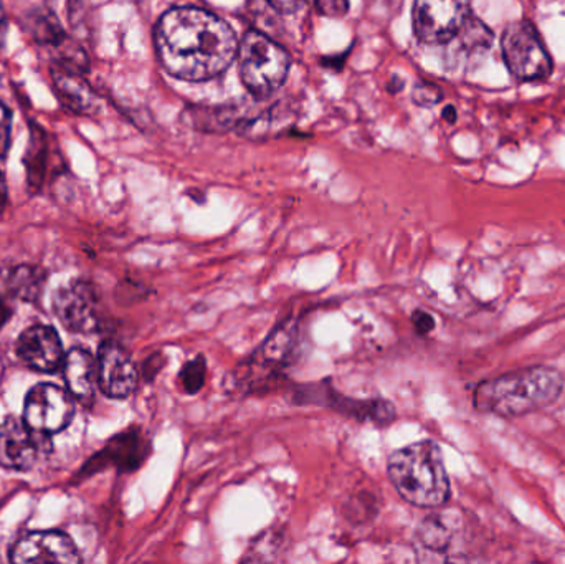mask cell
Wrapping results in <instances>:
<instances>
[{"label": "cell", "instance_id": "obj_1", "mask_svg": "<svg viewBox=\"0 0 565 564\" xmlns=\"http://www.w3.org/2000/svg\"><path fill=\"white\" fill-rule=\"evenodd\" d=\"M156 49L172 76L204 82L232 65L238 42L232 26L221 17L195 7H179L159 20Z\"/></svg>", "mask_w": 565, "mask_h": 564}, {"label": "cell", "instance_id": "obj_2", "mask_svg": "<svg viewBox=\"0 0 565 564\" xmlns=\"http://www.w3.org/2000/svg\"><path fill=\"white\" fill-rule=\"evenodd\" d=\"M563 373L553 366H530L481 381L473 393L478 413L518 419L557 403L563 396Z\"/></svg>", "mask_w": 565, "mask_h": 564}, {"label": "cell", "instance_id": "obj_3", "mask_svg": "<svg viewBox=\"0 0 565 564\" xmlns=\"http://www.w3.org/2000/svg\"><path fill=\"white\" fill-rule=\"evenodd\" d=\"M388 479L398 496L418 509H440L450 502L451 483L444 454L434 440L395 450L387 462Z\"/></svg>", "mask_w": 565, "mask_h": 564}, {"label": "cell", "instance_id": "obj_4", "mask_svg": "<svg viewBox=\"0 0 565 564\" xmlns=\"http://www.w3.org/2000/svg\"><path fill=\"white\" fill-rule=\"evenodd\" d=\"M289 55L282 46L257 30L241 45V75L252 95L267 98L281 88L289 73Z\"/></svg>", "mask_w": 565, "mask_h": 564}, {"label": "cell", "instance_id": "obj_5", "mask_svg": "<svg viewBox=\"0 0 565 564\" xmlns=\"http://www.w3.org/2000/svg\"><path fill=\"white\" fill-rule=\"evenodd\" d=\"M501 46L504 62L518 79L541 82L553 75V60L533 23L526 20L510 23L504 30Z\"/></svg>", "mask_w": 565, "mask_h": 564}, {"label": "cell", "instance_id": "obj_6", "mask_svg": "<svg viewBox=\"0 0 565 564\" xmlns=\"http://www.w3.org/2000/svg\"><path fill=\"white\" fill-rule=\"evenodd\" d=\"M52 450L50 436L36 433L25 421L7 417L0 423V467L9 470L35 469Z\"/></svg>", "mask_w": 565, "mask_h": 564}, {"label": "cell", "instance_id": "obj_7", "mask_svg": "<svg viewBox=\"0 0 565 564\" xmlns=\"http://www.w3.org/2000/svg\"><path fill=\"white\" fill-rule=\"evenodd\" d=\"M468 17L470 0H415L414 32L430 45L451 42Z\"/></svg>", "mask_w": 565, "mask_h": 564}, {"label": "cell", "instance_id": "obj_8", "mask_svg": "<svg viewBox=\"0 0 565 564\" xmlns=\"http://www.w3.org/2000/svg\"><path fill=\"white\" fill-rule=\"evenodd\" d=\"M75 416V397L55 384H36L23 407V421L36 433L53 436L70 426Z\"/></svg>", "mask_w": 565, "mask_h": 564}, {"label": "cell", "instance_id": "obj_9", "mask_svg": "<svg viewBox=\"0 0 565 564\" xmlns=\"http://www.w3.org/2000/svg\"><path fill=\"white\" fill-rule=\"evenodd\" d=\"M148 454L149 444L141 430H125L113 437L98 454H95L79 470L78 477L83 479V477L95 476L109 467L119 472H135L142 466Z\"/></svg>", "mask_w": 565, "mask_h": 564}, {"label": "cell", "instance_id": "obj_10", "mask_svg": "<svg viewBox=\"0 0 565 564\" xmlns=\"http://www.w3.org/2000/svg\"><path fill=\"white\" fill-rule=\"evenodd\" d=\"M298 403H316L328 404L332 409L338 411L339 414L352 417V419L361 421V423H372L377 427H385L394 423L395 407L394 404L384 400H352V397L342 396L338 391L326 390L324 386H308L305 391L296 393Z\"/></svg>", "mask_w": 565, "mask_h": 564}, {"label": "cell", "instance_id": "obj_11", "mask_svg": "<svg viewBox=\"0 0 565 564\" xmlns=\"http://www.w3.org/2000/svg\"><path fill=\"white\" fill-rule=\"evenodd\" d=\"M139 374L125 348L106 341L98 353V386L111 400H126L135 393Z\"/></svg>", "mask_w": 565, "mask_h": 564}, {"label": "cell", "instance_id": "obj_12", "mask_svg": "<svg viewBox=\"0 0 565 564\" xmlns=\"http://www.w3.org/2000/svg\"><path fill=\"white\" fill-rule=\"evenodd\" d=\"M56 317L70 331L89 333L99 324L98 300L92 285L82 280L70 281L55 297Z\"/></svg>", "mask_w": 565, "mask_h": 564}, {"label": "cell", "instance_id": "obj_13", "mask_svg": "<svg viewBox=\"0 0 565 564\" xmlns=\"http://www.w3.org/2000/svg\"><path fill=\"white\" fill-rule=\"evenodd\" d=\"M12 563H79L78 549L62 532H33L20 539L10 550Z\"/></svg>", "mask_w": 565, "mask_h": 564}, {"label": "cell", "instance_id": "obj_14", "mask_svg": "<svg viewBox=\"0 0 565 564\" xmlns=\"http://www.w3.org/2000/svg\"><path fill=\"white\" fill-rule=\"evenodd\" d=\"M17 357L25 366L39 373H53L65 361L62 340L55 328L33 324L17 340Z\"/></svg>", "mask_w": 565, "mask_h": 564}, {"label": "cell", "instance_id": "obj_15", "mask_svg": "<svg viewBox=\"0 0 565 564\" xmlns=\"http://www.w3.org/2000/svg\"><path fill=\"white\" fill-rule=\"evenodd\" d=\"M63 366L70 394L79 403L92 404L98 387V360L83 348H73L66 354Z\"/></svg>", "mask_w": 565, "mask_h": 564}, {"label": "cell", "instance_id": "obj_16", "mask_svg": "<svg viewBox=\"0 0 565 564\" xmlns=\"http://www.w3.org/2000/svg\"><path fill=\"white\" fill-rule=\"evenodd\" d=\"M52 78L56 96L70 111L83 116H93L98 111V96L78 73L55 68Z\"/></svg>", "mask_w": 565, "mask_h": 564}, {"label": "cell", "instance_id": "obj_17", "mask_svg": "<svg viewBox=\"0 0 565 564\" xmlns=\"http://www.w3.org/2000/svg\"><path fill=\"white\" fill-rule=\"evenodd\" d=\"M23 164L26 169V181L33 192L42 189L49 171V136L42 126L32 125L30 128V142Z\"/></svg>", "mask_w": 565, "mask_h": 564}, {"label": "cell", "instance_id": "obj_18", "mask_svg": "<svg viewBox=\"0 0 565 564\" xmlns=\"http://www.w3.org/2000/svg\"><path fill=\"white\" fill-rule=\"evenodd\" d=\"M296 324H280L274 333L268 337L265 341L262 350L258 354H255V360H258V364L264 368H282V364L288 361L289 354H291L292 347L296 341Z\"/></svg>", "mask_w": 565, "mask_h": 564}, {"label": "cell", "instance_id": "obj_19", "mask_svg": "<svg viewBox=\"0 0 565 564\" xmlns=\"http://www.w3.org/2000/svg\"><path fill=\"white\" fill-rule=\"evenodd\" d=\"M45 274L42 268L20 265L9 274V290L22 301H39L42 297Z\"/></svg>", "mask_w": 565, "mask_h": 564}, {"label": "cell", "instance_id": "obj_20", "mask_svg": "<svg viewBox=\"0 0 565 564\" xmlns=\"http://www.w3.org/2000/svg\"><path fill=\"white\" fill-rule=\"evenodd\" d=\"M25 29L32 39L42 45L55 46L66 39L62 23L50 10L36 9L30 12L26 15Z\"/></svg>", "mask_w": 565, "mask_h": 564}, {"label": "cell", "instance_id": "obj_21", "mask_svg": "<svg viewBox=\"0 0 565 564\" xmlns=\"http://www.w3.org/2000/svg\"><path fill=\"white\" fill-rule=\"evenodd\" d=\"M417 539L422 549L427 550L428 553L445 555L450 550L451 542H454V532L445 522L444 517L431 515L422 522Z\"/></svg>", "mask_w": 565, "mask_h": 564}, {"label": "cell", "instance_id": "obj_22", "mask_svg": "<svg viewBox=\"0 0 565 564\" xmlns=\"http://www.w3.org/2000/svg\"><path fill=\"white\" fill-rule=\"evenodd\" d=\"M52 49L55 52V63L58 70L79 75L88 66V56H86L85 50L78 43L68 40V36Z\"/></svg>", "mask_w": 565, "mask_h": 564}, {"label": "cell", "instance_id": "obj_23", "mask_svg": "<svg viewBox=\"0 0 565 564\" xmlns=\"http://www.w3.org/2000/svg\"><path fill=\"white\" fill-rule=\"evenodd\" d=\"M455 39L460 40V45L465 50L477 52L480 49H490L491 42H493V33L481 20L470 15Z\"/></svg>", "mask_w": 565, "mask_h": 564}, {"label": "cell", "instance_id": "obj_24", "mask_svg": "<svg viewBox=\"0 0 565 564\" xmlns=\"http://www.w3.org/2000/svg\"><path fill=\"white\" fill-rule=\"evenodd\" d=\"M205 377H207V361L199 354L184 364L178 380L185 394H198L204 387Z\"/></svg>", "mask_w": 565, "mask_h": 564}, {"label": "cell", "instance_id": "obj_25", "mask_svg": "<svg viewBox=\"0 0 565 564\" xmlns=\"http://www.w3.org/2000/svg\"><path fill=\"white\" fill-rule=\"evenodd\" d=\"M441 92L437 85L428 82H420L414 88V102L420 106L437 105L441 99Z\"/></svg>", "mask_w": 565, "mask_h": 564}, {"label": "cell", "instance_id": "obj_26", "mask_svg": "<svg viewBox=\"0 0 565 564\" xmlns=\"http://www.w3.org/2000/svg\"><path fill=\"white\" fill-rule=\"evenodd\" d=\"M312 2L321 15L331 17V19H341L349 10V0H312Z\"/></svg>", "mask_w": 565, "mask_h": 564}, {"label": "cell", "instance_id": "obj_27", "mask_svg": "<svg viewBox=\"0 0 565 564\" xmlns=\"http://www.w3.org/2000/svg\"><path fill=\"white\" fill-rule=\"evenodd\" d=\"M10 131H12V115L9 109L0 103V158L9 149Z\"/></svg>", "mask_w": 565, "mask_h": 564}, {"label": "cell", "instance_id": "obj_28", "mask_svg": "<svg viewBox=\"0 0 565 564\" xmlns=\"http://www.w3.org/2000/svg\"><path fill=\"white\" fill-rule=\"evenodd\" d=\"M412 323L418 334H428L435 330V318L424 310L414 311L412 315Z\"/></svg>", "mask_w": 565, "mask_h": 564}, {"label": "cell", "instance_id": "obj_29", "mask_svg": "<svg viewBox=\"0 0 565 564\" xmlns=\"http://www.w3.org/2000/svg\"><path fill=\"white\" fill-rule=\"evenodd\" d=\"M162 366H164V361H162L161 354H154V357H151L146 361L145 368H142V373H145V376L148 377L149 381L162 370Z\"/></svg>", "mask_w": 565, "mask_h": 564}, {"label": "cell", "instance_id": "obj_30", "mask_svg": "<svg viewBox=\"0 0 565 564\" xmlns=\"http://www.w3.org/2000/svg\"><path fill=\"white\" fill-rule=\"evenodd\" d=\"M278 12H295L296 9H299L302 0H268Z\"/></svg>", "mask_w": 565, "mask_h": 564}, {"label": "cell", "instance_id": "obj_31", "mask_svg": "<svg viewBox=\"0 0 565 564\" xmlns=\"http://www.w3.org/2000/svg\"><path fill=\"white\" fill-rule=\"evenodd\" d=\"M7 35V19L6 10H3L2 0H0V50H2L3 42H6Z\"/></svg>", "mask_w": 565, "mask_h": 564}, {"label": "cell", "instance_id": "obj_32", "mask_svg": "<svg viewBox=\"0 0 565 564\" xmlns=\"http://www.w3.org/2000/svg\"><path fill=\"white\" fill-rule=\"evenodd\" d=\"M10 317H12V310H10L9 305L0 298V328L10 320Z\"/></svg>", "mask_w": 565, "mask_h": 564}, {"label": "cell", "instance_id": "obj_33", "mask_svg": "<svg viewBox=\"0 0 565 564\" xmlns=\"http://www.w3.org/2000/svg\"><path fill=\"white\" fill-rule=\"evenodd\" d=\"M7 204V184L6 179H3L2 172H0V212L3 211Z\"/></svg>", "mask_w": 565, "mask_h": 564}, {"label": "cell", "instance_id": "obj_34", "mask_svg": "<svg viewBox=\"0 0 565 564\" xmlns=\"http://www.w3.org/2000/svg\"><path fill=\"white\" fill-rule=\"evenodd\" d=\"M444 116L448 121L455 123V119H457V113H455L454 106H448V108L445 109Z\"/></svg>", "mask_w": 565, "mask_h": 564}]
</instances>
